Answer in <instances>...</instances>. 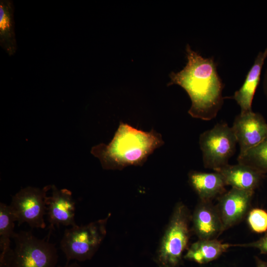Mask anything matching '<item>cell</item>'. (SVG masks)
Here are the masks:
<instances>
[{"label":"cell","mask_w":267,"mask_h":267,"mask_svg":"<svg viewBox=\"0 0 267 267\" xmlns=\"http://www.w3.org/2000/svg\"><path fill=\"white\" fill-rule=\"evenodd\" d=\"M186 51L185 66L178 72L171 73L168 85H179L186 91L191 100L188 113L192 117L210 120L217 116L223 102L224 84L218 73L217 63L213 57H203L188 44Z\"/></svg>","instance_id":"cell-1"},{"label":"cell","mask_w":267,"mask_h":267,"mask_svg":"<svg viewBox=\"0 0 267 267\" xmlns=\"http://www.w3.org/2000/svg\"><path fill=\"white\" fill-rule=\"evenodd\" d=\"M163 143L161 134L154 130L145 132L121 122L111 141L94 146L90 152L104 169L122 170L143 165Z\"/></svg>","instance_id":"cell-2"},{"label":"cell","mask_w":267,"mask_h":267,"mask_svg":"<svg viewBox=\"0 0 267 267\" xmlns=\"http://www.w3.org/2000/svg\"><path fill=\"white\" fill-rule=\"evenodd\" d=\"M191 215L181 202L175 206L158 248L156 261L160 267H178L188 249Z\"/></svg>","instance_id":"cell-3"},{"label":"cell","mask_w":267,"mask_h":267,"mask_svg":"<svg viewBox=\"0 0 267 267\" xmlns=\"http://www.w3.org/2000/svg\"><path fill=\"white\" fill-rule=\"evenodd\" d=\"M111 214L104 219L84 225L71 226L64 231L60 249L67 263L71 260H90L97 251L107 233V224Z\"/></svg>","instance_id":"cell-4"},{"label":"cell","mask_w":267,"mask_h":267,"mask_svg":"<svg viewBox=\"0 0 267 267\" xmlns=\"http://www.w3.org/2000/svg\"><path fill=\"white\" fill-rule=\"evenodd\" d=\"M15 247L8 253L12 267H56L58 255L54 244L31 231H20L13 238Z\"/></svg>","instance_id":"cell-5"},{"label":"cell","mask_w":267,"mask_h":267,"mask_svg":"<svg viewBox=\"0 0 267 267\" xmlns=\"http://www.w3.org/2000/svg\"><path fill=\"white\" fill-rule=\"evenodd\" d=\"M236 143L232 128L225 123H218L201 134L199 145L205 168L217 171L227 165Z\"/></svg>","instance_id":"cell-6"},{"label":"cell","mask_w":267,"mask_h":267,"mask_svg":"<svg viewBox=\"0 0 267 267\" xmlns=\"http://www.w3.org/2000/svg\"><path fill=\"white\" fill-rule=\"evenodd\" d=\"M51 187V185L42 188L27 186L12 197L9 205L19 225L26 222L32 228L45 227L47 192Z\"/></svg>","instance_id":"cell-7"},{"label":"cell","mask_w":267,"mask_h":267,"mask_svg":"<svg viewBox=\"0 0 267 267\" xmlns=\"http://www.w3.org/2000/svg\"><path fill=\"white\" fill-rule=\"evenodd\" d=\"M231 128L240 147L238 156L267 137V123L261 114L253 111L240 113L235 118Z\"/></svg>","instance_id":"cell-8"},{"label":"cell","mask_w":267,"mask_h":267,"mask_svg":"<svg viewBox=\"0 0 267 267\" xmlns=\"http://www.w3.org/2000/svg\"><path fill=\"white\" fill-rule=\"evenodd\" d=\"M254 192L231 188L220 196L216 207L224 231L241 222L250 210Z\"/></svg>","instance_id":"cell-9"},{"label":"cell","mask_w":267,"mask_h":267,"mask_svg":"<svg viewBox=\"0 0 267 267\" xmlns=\"http://www.w3.org/2000/svg\"><path fill=\"white\" fill-rule=\"evenodd\" d=\"M51 195L47 196L46 202L49 233L55 226L77 225L75 220V202L71 191L66 188L59 189L54 185H51Z\"/></svg>","instance_id":"cell-10"},{"label":"cell","mask_w":267,"mask_h":267,"mask_svg":"<svg viewBox=\"0 0 267 267\" xmlns=\"http://www.w3.org/2000/svg\"><path fill=\"white\" fill-rule=\"evenodd\" d=\"M192 229L199 239H213L224 231L216 205L211 201H201L191 215Z\"/></svg>","instance_id":"cell-11"},{"label":"cell","mask_w":267,"mask_h":267,"mask_svg":"<svg viewBox=\"0 0 267 267\" xmlns=\"http://www.w3.org/2000/svg\"><path fill=\"white\" fill-rule=\"evenodd\" d=\"M216 172L222 175L226 185L253 192L260 184L264 175L240 163L233 165L228 164Z\"/></svg>","instance_id":"cell-12"},{"label":"cell","mask_w":267,"mask_h":267,"mask_svg":"<svg viewBox=\"0 0 267 267\" xmlns=\"http://www.w3.org/2000/svg\"><path fill=\"white\" fill-rule=\"evenodd\" d=\"M267 57V47L258 54L241 87L232 96V98L240 107L241 113L252 111L253 98L260 82L261 71Z\"/></svg>","instance_id":"cell-13"},{"label":"cell","mask_w":267,"mask_h":267,"mask_svg":"<svg viewBox=\"0 0 267 267\" xmlns=\"http://www.w3.org/2000/svg\"><path fill=\"white\" fill-rule=\"evenodd\" d=\"M190 185L201 201H211L225 191L226 185L222 175L218 172L206 173L191 171L189 173Z\"/></svg>","instance_id":"cell-14"},{"label":"cell","mask_w":267,"mask_h":267,"mask_svg":"<svg viewBox=\"0 0 267 267\" xmlns=\"http://www.w3.org/2000/svg\"><path fill=\"white\" fill-rule=\"evenodd\" d=\"M232 244L222 243L217 239H198L187 249L184 259L199 264H205L219 258Z\"/></svg>","instance_id":"cell-15"},{"label":"cell","mask_w":267,"mask_h":267,"mask_svg":"<svg viewBox=\"0 0 267 267\" xmlns=\"http://www.w3.org/2000/svg\"><path fill=\"white\" fill-rule=\"evenodd\" d=\"M13 13L12 2L9 0H0V44L10 56L14 55L17 50Z\"/></svg>","instance_id":"cell-16"},{"label":"cell","mask_w":267,"mask_h":267,"mask_svg":"<svg viewBox=\"0 0 267 267\" xmlns=\"http://www.w3.org/2000/svg\"><path fill=\"white\" fill-rule=\"evenodd\" d=\"M16 218L10 205L0 203V256L11 250V239H13Z\"/></svg>","instance_id":"cell-17"},{"label":"cell","mask_w":267,"mask_h":267,"mask_svg":"<svg viewBox=\"0 0 267 267\" xmlns=\"http://www.w3.org/2000/svg\"><path fill=\"white\" fill-rule=\"evenodd\" d=\"M238 163L251 167L265 174L267 173V137L257 146L238 157Z\"/></svg>","instance_id":"cell-18"},{"label":"cell","mask_w":267,"mask_h":267,"mask_svg":"<svg viewBox=\"0 0 267 267\" xmlns=\"http://www.w3.org/2000/svg\"><path fill=\"white\" fill-rule=\"evenodd\" d=\"M248 224L254 232L261 233L267 231V212L261 208L250 209L247 216Z\"/></svg>","instance_id":"cell-19"},{"label":"cell","mask_w":267,"mask_h":267,"mask_svg":"<svg viewBox=\"0 0 267 267\" xmlns=\"http://www.w3.org/2000/svg\"><path fill=\"white\" fill-rule=\"evenodd\" d=\"M232 246L253 248L259 250L261 254H267V231L262 237L256 241L244 244H232Z\"/></svg>","instance_id":"cell-20"},{"label":"cell","mask_w":267,"mask_h":267,"mask_svg":"<svg viewBox=\"0 0 267 267\" xmlns=\"http://www.w3.org/2000/svg\"><path fill=\"white\" fill-rule=\"evenodd\" d=\"M256 267H267V261H264L258 257H255Z\"/></svg>","instance_id":"cell-21"},{"label":"cell","mask_w":267,"mask_h":267,"mask_svg":"<svg viewBox=\"0 0 267 267\" xmlns=\"http://www.w3.org/2000/svg\"><path fill=\"white\" fill-rule=\"evenodd\" d=\"M263 89L264 93L267 98V69L265 72L263 81Z\"/></svg>","instance_id":"cell-22"},{"label":"cell","mask_w":267,"mask_h":267,"mask_svg":"<svg viewBox=\"0 0 267 267\" xmlns=\"http://www.w3.org/2000/svg\"><path fill=\"white\" fill-rule=\"evenodd\" d=\"M56 267H82L76 261L69 264L67 263V264L63 266H56Z\"/></svg>","instance_id":"cell-23"}]
</instances>
